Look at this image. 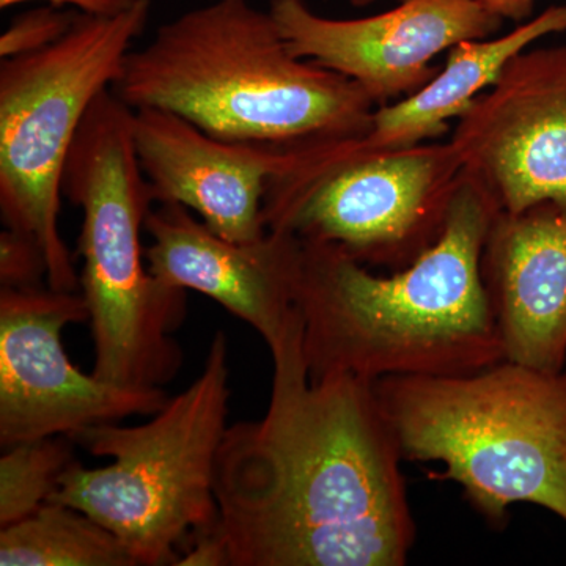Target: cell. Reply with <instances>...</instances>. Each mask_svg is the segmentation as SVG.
<instances>
[{
    "label": "cell",
    "mask_w": 566,
    "mask_h": 566,
    "mask_svg": "<svg viewBox=\"0 0 566 566\" xmlns=\"http://www.w3.org/2000/svg\"><path fill=\"white\" fill-rule=\"evenodd\" d=\"M133 139L156 203L196 211L233 243H252L268 232L264 192L285 163V147L218 139L153 107L134 111Z\"/></svg>",
    "instance_id": "13"
},
{
    "label": "cell",
    "mask_w": 566,
    "mask_h": 566,
    "mask_svg": "<svg viewBox=\"0 0 566 566\" xmlns=\"http://www.w3.org/2000/svg\"><path fill=\"white\" fill-rule=\"evenodd\" d=\"M349 2H352L354 7H368L370 3L376 2V0H349Z\"/></svg>",
    "instance_id": "22"
},
{
    "label": "cell",
    "mask_w": 566,
    "mask_h": 566,
    "mask_svg": "<svg viewBox=\"0 0 566 566\" xmlns=\"http://www.w3.org/2000/svg\"><path fill=\"white\" fill-rule=\"evenodd\" d=\"M482 274L505 359L557 374L566 364V208L499 211Z\"/></svg>",
    "instance_id": "14"
},
{
    "label": "cell",
    "mask_w": 566,
    "mask_h": 566,
    "mask_svg": "<svg viewBox=\"0 0 566 566\" xmlns=\"http://www.w3.org/2000/svg\"><path fill=\"white\" fill-rule=\"evenodd\" d=\"M270 11L297 57L356 82L378 107L433 80L436 55L504 24L480 0H403L359 20H331L304 0H271Z\"/></svg>",
    "instance_id": "11"
},
{
    "label": "cell",
    "mask_w": 566,
    "mask_h": 566,
    "mask_svg": "<svg viewBox=\"0 0 566 566\" xmlns=\"http://www.w3.org/2000/svg\"><path fill=\"white\" fill-rule=\"evenodd\" d=\"M25 2H48L54 7L70 6L81 13L114 17V14L132 9L137 0H0V9H11V7Z\"/></svg>",
    "instance_id": "20"
},
{
    "label": "cell",
    "mask_w": 566,
    "mask_h": 566,
    "mask_svg": "<svg viewBox=\"0 0 566 566\" xmlns=\"http://www.w3.org/2000/svg\"><path fill=\"white\" fill-rule=\"evenodd\" d=\"M450 144L502 211L566 208V46L513 57L458 118Z\"/></svg>",
    "instance_id": "10"
},
{
    "label": "cell",
    "mask_w": 566,
    "mask_h": 566,
    "mask_svg": "<svg viewBox=\"0 0 566 566\" xmlns=\"http://www.w3.org/2000/svg\"><path fill=\"white\" fill-rule=\"evenodd\" d=\"M374 385L405 460L444 464L434 479L457 482L494 523L523 502L566 523V368L505 359L474 374Z\"/></svg>",
    "instance_id": "4"
},
{
    "label": "cell",
    "mask_w": 566,
    "mask_h": 566,
    "mask_svg": "<svg viewBox=\"0 0 566 566\" xmlns=\"http://www.w3.org/2000/svg\"><path fill=\"white\" fill-rule=\"evenodd\" d=\"M227 337L216 333L203 370L150 422L92 424L69 436L104 468L70 464L50 502L73 506L120 538L137 566L177 565V546L218 523L216 464L229 412Z\"/></svg>",
    "instance_id": "6"
},
{
    "label": "cell",
    "mask_w": 566,
    "mask_h": 566,
    "mask_svg": "<svg viewBox=\"0 0 566 566\" xmlns=\"http://www.w3.org/2000/svg\"><path fill=\"white\" fill-rule=\"evenodd\" d=\"M499 211L463 170L438 243L389 275L337 245L301 241L294 305L308 378L465 375L505 360L482 274Z\"/></svg>",
    "instance_id": "2"
},
{
    "label": "cell",
    "mask_w": 566,
    "mask_h": 566,
    "mask_svg": "<svg viewBox=\"0 0 566 566\" xmlns=\"http://www.w3.org/2000/svg\"><path fill=\"white\" fill-rule=\"evenodd\" d=\"M133 114L111 88L95 99L71 145L63 193L82 211L92 374L115 386L163 387L182 365L172 334L185 322L186 290L145 266L140 232L156 202L134 147Z\"/></svg>",
    "instance_id": "5"
},
{
    "label": "cell",
    "mask_w": 566,
    "mask_h": 566,
    "mask_svg": "<svg viewBox=\"0 0 566 566\" xmlns=\"http://www.w3.org/2000/svg\"><path fill=\"white\" fill-rule=\"evenodd\" d=\"M359 137L285 147L264 192V226L394 273L438 243L463 164L450 140L371 148Z\"/></svg>",
    "instance_id": "7"
},
{
    "label": "cell",
    "mask_w": 566,
    "mask_h": 566,
    "mask_svg": "<svg viewBox=\"0 0 566 566\" xmlns=\"http://www.w3.org/2000/svg\"><path fill=\"white\" fill-rule=\"evenodd\" d=\"M150 9V0H137L114 17L77 11L62 39L0 65V211L9 229L43 249L52 290L81 286L59 229L71 145L92 104L120 76Z\"/></svg>",
    "instance_id": "8"
},
{
    "label": "cell",
    "mask_w": 566,
    "mask_h": 566,
    "mask_svg": "<svg viewBox=\"0 0 566 566\" xmlns=\"http://www.w3.org/2000/svg\"><path fill=\"white\" fill-rule=\"evenodd\" d=\"M111 91L133 111L174 112L212 137L296 147L353 139L376 104L356 82L297 57L271 11L214 0L129 51Z\"/></svg>",
    "instance_id": "3"
},
{
    "label": "cell",
    "mask_w": 566,
    "mask_h": 566,
    "mask_svg": "<svg viewBox=\"0 0 566 566\" xmlns=\"http://www.w3.org/2000/svg\"><path fill=\"white\" fill-rule=\"evenodd\" d=\"M144 230L151 238L145 259L156 279L211 297L251 324L271 354L303 326L294 305L303 253L300 238L268 230L252 243H233L178 203L151 208Z\"/></svg>",
    "instance_id": "12"
},
{
    "label": "cell",
    "mask_w": 566,
    "mask_h": 566,
    "mask_svg": "<svg viewBox=\"0 0 566 566\" xmlns=\"http://www.w3.org/2000/svg\"><path fill=\"white\" fill-rule=\"evenodd\" d=\"M2 566H137L109 528L73 506L48 502L0 528Z\"/></svg>",
    "instance_id": "16"
},
{
    "label": "cell",
    "mask_w": 566,
    "mask_h": 566,
    "mask_svg": "<svg viewBox=\"0 0 566 566\" xmlns=\"http://www.w3.org/2000/svg\"><path fill=\"white\" fill-rule=\"evenodd\" d=\"M491 13L502 20L526 22L534 13L536 0H480Z\"/></svg>",
    "instance_id": "21"
},
{
    "label": "cell",
    "mask_w": 566,
    "mask_h": 566,
    "mask_svg": "<svg viewBox=\"0 0 566 566\" xmlns=\"http://www.w3.org/2000/svg\"><path fill=\"white\" fill-rule=\"evenodd\" d=\"M91 322L84 294L51 286L0 290V444L71 436L92 424L155 416L163 387H122L82 374L62 331Z\"/></svg>",
    "instance_id": "9"
},
{
    "label": "cell",
    "mask_w": 566,
    "mask_h": 566,
    "mask_svg": "<svg viewBox=\"0 0 566 566\" xmlns=\"http://www.w3.org/2000/svg\"><path fill=\"white\" fill-rule=\"evenodd\" d=\"M77 10L61 11L48 6L21 14L0 36V57H18L44 50L70 31Z\"/></svg>",
    "instance_id": "18"
},
{
    "label": "cell",
    "mask_w": 566,
    "mask_h": 566,
    "mask_svg": "<svg viewBox=\"0 0 566 566\" xmlns=\"http://www.w3.org/2000/svg\"><path fill=\"white\" fill-rule=\"evenodd\" d=\"M266 415L227 428L211 534L227 566H403L415 546L400 442L374 381H312L303 327L273 353Z\"/></svg>",
    "instance_id": "1"
},
{
    "label": "cell",
    "mask_w": 566,
    "mask_h": 566,
    "mask_svg": "<svg viewBox=\"0 0 566 566\" xmlns=\"http://www.w3.org/2000/svg\"><path fill=\"white\" fill-rule=\"evenodd\" d=\"M565 31L566 6H557L495 39L461 41L447 51L444 66L420 91L376 107L360 144L403 148L438 139L450 120H458L494 84L513 57L536 40Z\"/></svg>",
    "instance_id": "15"
},
{
    "label": "cell",
    "mask_w": 566,
    "mask_h": 566,
    "mask_svg": "<svg viewBox=\"0 0 566 566\" xmlns=\"http://www.w3.org/2000/svg\"><path fill=\"white\" fill-rule=\"evenodd\" d=\"M73 441L44 438L7 447L0 458V528L25 520L50 502L74 463Z\"/></svg>",
    "instance_id": "17"
},
{
    "label": "cell",
    "mask_w": 566,
    "mask_h": 566,
    "mask_svg": "<svg viewBox=\"0 0 566 566\" xmlns=\"http://www.w3.org/2000/svg\"><path fill=\"white\" fill-rule=\"evenodd\" d=\"M48 285V262L33 238L7 227L0 233V285L2 289H36Z\"/></svg>",
    "instance_id": "19"
}]
</instances>
